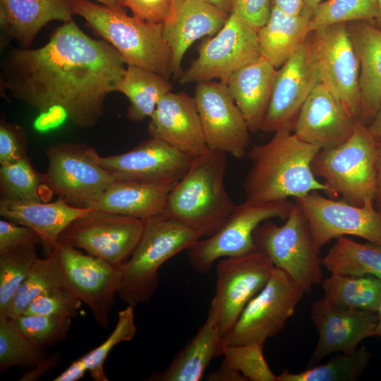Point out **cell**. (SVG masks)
I'll list each match as a JSON object with an SVG mask.
<instances>
[{"mask_svg":"<svg viewBox=\"0 0 381 381\" xmlns=\"http://www.w3.org/2000/svg\"><path fill=\"white\" fill-rule=\"evenodd\" d=\"M223 336L207 318L195 336L174 356L163 371L147 379L155 381L200 380L210 361L222 356Z\"/></svg>","mask_w":381,"mask_h":381,"instance_id":"cell-29","label":"cell"},{"mask_svg":"<svg viewBox=\"0 0 381 381\" xmlns=\"http://www.w3.org/2000/svg\"><path fill=\"white\" fill-rule=\"evenodd\" d=\"M261 56L258 32L231 13L223 28L198 47V56L179 78L181 84L212 81L226 84L229 78Z\"/></svg>","mask_w":381,"mask_h":381,"instance_id":"cell-14","label":"cell"},{"mask_svg":"<svg viewBox=\"0 0 381 381\" xmlns=\"http://www.w3.org/2000/svg\"><path fill=\"white\" fill-rule=\"evenodd\" d=\"M143 229V219L92 209L62 231L58 244L83 249L121 268L134 252Z\"/></svg>","mask_w":381,"mask_h":381,"instance_id":"cell-13","label":"cell"},{"mask_svg":"<svg viewBox=\"0 0 381 381\" xmlns=\"http://www.w3.org/2000/svg\"><path fill=\"white\" fill-rule=\"evenodd\" d=\"M147 131L150 137L193 157L207 150L195 99L185 92H170L160 100Z\"/></svg>","mask_w":381,"mask_h":381,"instance_id":"cell-22","label":"cell"},{"mask_svg":"<svg viewBox=\"0 0 381 381\" xmlns=\"http://www.w3.org/2000/svg\"><path fill=\"white\" fill-rule=\"evenodd\" d=\"M72 319L69 317L21 314L13 320L18 330L31 343L46 349L66 338Z\"/></svg>","mask_w":381,"mask_h":381,"instance_id":"cell-42","label":"cell"},{"mask_svg":"<svg viewBox=\"0 0 381 381\" xmlns=\"http://www.w3.org/2000/svg\"><path fill=\"white\" fill-rule=\"evenodd\" d=\"M367 128L375 140H381V106Z\"/></svg>","mask_w":381,"mask_h":381,"instance_id":"cell-52","label":"cell"},{"mask_svg":"<svg viewBox=\"0 0 381 381\" xmlns=\"http://www.w3.org/2000/svg\"><path fill=\"white\" fill-rule=\"evenodd\" d=\"M133 307L128 306L118 314L117 323L109 337L80 358L95 381H108L104 362L111 349L123 341H131L136 334Z\"/></svg>","mask_w":381,"mask_h":381,"instance_id":"cell-41","label":"cell"},{"mask_svg":"<svg viewBox=\"0 0 381 381\" xmlns=\"http://www.w3.org/2000/svg\"><path fill=\"white\" fill-rule=\"evenodd\" d=\"M292 204L288 200L272 202L245 200L236 205L212 235L199 239L187 250L191 267L198 273L207 274L218 260L255 250L253 234L256 228L272 218L286 220Z\"/></svg>","mask_w":381,"mask_h":381,"instance_id":"cell-9","label":"cell"},{"mask_svg":"<svg viewBox=\"0 0 381 381\" xmlns=\"http://www.w3.org/2000/svg\"><path fill=\"white\" fill-rule=\"evenodd\" d=\"M272 0H231V13H235L257 32L268 20Z\"/></svg>","mask_w":381,"mask_h":381,"instance_id":"cell-47","label":"cell"},{"mask_svg":"<svg viewBox=\"0 0 381 381\" xmlns=\"http://www.w3.org/2000/svg\"><path fill=\"white\" fill-rule=\"evenodd\" d=\"M370 357V352L362 346L352 353H341L325 364L308 367L303 371L291 373L285 369L277 375V381H356Z\"/></svg>","mask_w":381,"mask_h":381,"instance_id":"cell-37","label":"cell"},{"mask_svg":"<svg viewBox=\"0 0 381 381\" xmlns=\"http://www.w3.org/2000/svg\"><path fill=\"white\" fill-rule=\"evenodd\" d=\"M377 321L375 329L374 330L373 336L381 337V302L378 307L377 311Z\"/></svg>","mask_w":381,"mask_h":381,"instance_id":"cell-57","label":"cell"},{"mask_svg":"<svg viewBox=\"0 0 381 381\" xmlns=\"http://www.w3.org/2000/svg\"><path fill=\"white\" fill-rule=\"evenodd\" d=\"M81 301L68 286L47 292L35 298L22 314L77 317Z\"/></svg>","mask_w":381,"mask_h":381,"instance_id":"cell-43","label":"cell"},{"mask_svg":"<svg viewBox=\"0 0 381 381\" xmlns=\"http://www.w3.org/2000/svg\"><path fill=\"white\" fill-rule=\"evenodd\" d=\"M275 266L259 248L219 260L217 282L207 319L224 337L248 302L265 286Z\"/></svg>","mask_w":381,"mask_h":381,"instance_id":"cell-10","label":"cell"},{"mask_svg":"<svg viewBox=\"0 0 381 381\" xmlns=\"http://www.w3.org/2000/svg\"><path fill=\"white\" fill-rule=\"evenodd\" d=\"M68 286L56 250L38 258L13 297L6 317L15 319L38 296L52 290Z\"/></svg>","mask_w":381,"mask_h":381,"instance_id":"cell-35","label":"cell"},{"mask_svg":"<svg viewBox=\"0 0 381 381\" xmlns=\"http://www.w3.org/2000/svg\"><path fill=\"white\" fill-rule=\"evenodd\" d=\"M377 14L375 0H327L320 3L309 22L310 31L338 23L373 22Z\"/></svg>","mask_w":381,"mask_h":381,"instance_id":"cell-40","label":"cell"},{"mask_svg":"<svg viewBox=\"0 0 381 381\" xmlns=\"http://www.w3.org/2000/svg\"><path fill=\"white\" fill-rule=\"evenodd\" d=\"M305 293L287 272L275 267L267 284L248 302L231 330L223 337V344H265L284 328Z\"/></svg>","mask_w":381,"mask_h":381,"instance_id":"cell-12","label":"cell"},{"mask_svg":"<svg viewBox=\"0 0 381 381\" xmlns=\"http://www.w3.org/2000/svg\"><path fill=\"white\" fill-rule=\"evenodd\" d=\"M322 286L324 298L340 307L377 313L381 302V279L375 276L331 274Z\"/></svg>","mask_w":381,"mask_h":381,"instance_id":"cell-32","label":"cell"},{"mask_svg":"<svg viewBox=\"0 0 381 381\" xmlns=\"http://www.w3.org/2000/svg\"><path fill=\"white\" fill-rule=\"evenodd\" d=\"M377 5V14L373 23L381 30V0H375Z\"/></svg>","mask_w":381,"mask_h":381,"instance_id":"cell-56","label":"cell"},{"mask_svg":"<svg viewBox=\"0 0 381 381\" xmlns=\"http://www.w3.org/2000/svg\"><path fill=\"white\" fill-rule=\"evenodd\" d=\"M193 98L207 149L238 159L246 157L250 132L227 85L212 80L198 83Z\"/></svg>","mask_w":381,"mask_h":381,"instance_id":"cell-16","label":"cell"},{"mask_svg":"<svg viewBox=\"0 0 381 381\" xmlns=\"http://www.w3.org/2000/svg\"><path fill=\"white\" fill-rule=\"evenodd\" d=\"M176 2V0H119L120 6L128 8L134 17L151 23H164Z\"/></svg>","mask_w":381,"mask_h":381,"instance_id":"cell-45","label":"cell"},{"mask_svg":"<svg viewBox=\"0 0 381 381\" xmlns=\"http://www.w3.org/2000/svg\"><path fill=\"white\" fill-rule=\"evenodd\" d=\"M95 1L115 10H124L119 4V0H95Z\"/></svg>","mask_w":381,"mask_h":381,"instance_id":"cell-55","label":"cell"},{"mask_svg":"<svg viewBox=\"0 0 381 381\" xmlns=\"http://www.w3.org/2000/svg\"><path fill=\"white\" fill-rule=\"evenodd\" d=\"M80 16L95 34L120 54L127 66H135L169 79L171 52L163 36V23H151L129 16L92 0H71Z\"/></svg>","mask_w":381,"mask_h":381,"instance_id":"cell-4","label":"cell"},{"mask_svg":"<svg viewBox=\"0 0 381 381\" xmlns=\"http://www.w3.org/2000/svg\"><path fill=\"white\" fill-rule=\"evenodd\" d=\"M358 121L318 83L302 105L293 130L304 142L327 150L348 140Z\"/></svg>","mask_w":381,"mask_h":381,"instance_id":"cell-21","label":"cell"},{"mask_svg":"<svg viewBox=\"0 0 381 381\" xmlns=\"http://www.w3.org/2000/svg\"><path fill=\"white\" fill-rule=\"evenodd\" d=\"M322 0H303L301 14L310 18L314 10Z\"/></svg>","mask_w":381,"mask_h":381,"instance_id":"cell-53","label":"cell"},{"mask_svg":"<svg viewBox=\"0 0 381 381\" xmlns=\"http://www.w3.org/2000/svg\"><path fill=\"white\" fill-rule=\"evenodd\" d=\"M36 245H25L0 254V318L8 307L39 257Z\"/></svg>","mask_w":381,"mask_h":381,"instance_id":"cell-39","label":"cell"},{"mask_svg":"<svg viewBox=\"0 0 381 381\" xmlns=\"http://www.w3.org/2000/svg\"><path fill=\"white\" fill-rule=\"evenodd\" d=\"M277 71L275 67L260 56L234 72L226 82L250 133L262 129Z\"/></svg>","mask_w":381,"mask_h":381,"instance_id":"cell-27","label":"cell"},{"mask_svg":"<svg viewBox=\"0 0 381 381\" xmlns=\"http://www.w3.org/2000/svg\"><path fill=\"white\" fill-rule=\"evenodd\" d=\"M230 2H231V0H230Z\"/></svg>","mask_w":381,"mask_h":381,"instance_id":"cell-58","label":"cell"},{"mask_svg":"<svg viewBox=\"0 0 381 381\" xmlns=\"http://www.w3.org/2000/svg\"><path fill=\"white\" fill-rule=\"evenodd\" d=\"M376 140L362 121L343 144L320 150L311 163L314 175L323 179L328 194L341 196L356 206L374 203L376 190Z\"/></svg>","mask_w":381,"mask_h":381,"instance_id":"cell-6","label":"cell"},{"mask_svg":"<svg viewBox=\"0 0 381 381\" xmlns=\"http://www.w3.org/2000/svg\"><path fill=\"white\" fill-rule=\"evenodd\" d=\"M307 40L320 83L351 116L361 121L359 62L347 23L315 29Z\"/></svg>","mask_w":381,"mask_h":381,"instance_id":"cell-11","label":"cell"},{"mask_svg":"<svg viewBox=\"0 0 381 381\" xmlns=\"http://www.w3.org/2000/svg\"><path fill=\"white\" fill-rule=\"evenodd\" d=\"M1 199L20 202H45L48 194L43 174L36 171L28 156L13 163L1 165Z\"/></svg>","mask_w":381,"mask_h":381,"instance_id":"cell-36","label":"cell"},{"mask_svg":"<svg viewBox=\"0 0 381 381\" xmlns=\"http://www.w3.org/2000/svg\"><path fill=\"white\" fill-rule=\"evenodd\" d=\"M182 1V0H176ZM214 4L225 11L231 13V2L230 0H200Z\"/></svg>","mask_w":381,"mask_h":381,"instance_id":"cell-54","label":"cell"},{"mask_svg":"<svg viewBox=\"0 0 381 381\" xmlns=\"http://www.w3.org/2000/svg\"><path fill=\"white\" fill-rule=\"evenodd\" d=\"M347 28L359 62L361 121L368 125L381 106V30L368 20Z\"/></svg>","mask_w":381,"mask_h":381,"instance_id":"cell-26","label":"cell"},{"mask_svg":"<svg viewBox=\"0 0 381 381\" xmlns=\"http://www.w3.org/2000/svg\"><path fill=\"white\" fill-rule=\"evenodd\" d=\"M254 241L274 266L287 272L306 292L322 282V260L299 205L292 204L285 222L266 220L255 230Z\"/></svg>","mask_w":381,"mask_h":381,"instance_id":"cell-7","label":"cell"},{"mask_svg":"<svg viewBox=\"0 0 381 381\" xmlns=\"http://www.w3.org/2000/svg\"><path fill=\"white\" fill-rule=\"evenodd\" d=\"M60 354L54 353L49 356L44 361L37 366L29 369L19 379L20 381H35L49 373L59 362Z\"/></svg>","mask_w":381,"mask_h":381,"instance_id":"cell-48","label":"cell"},{"mask_svg":"<svg viewBox=\"0 0 381 381\" xmlns=\"http://www.w3.org/2000/svg\"><path fill=\"white\" fill-rule=\"evenodd\" d=\"M264 344L258 342L224 345V361L209 380L277 381L263 353Z\"/></svg>","mask_w":381,"mask_h":381,"instance_id":"cell-34","label":"cell"},{"mask_svg":"<svg viewBox=\"0 0 381 381\" xmlns=\"http://www.w3.org/2000/svg\"><path fill=\"white\" fill-rule=\"evenodd\" d=\"M87 370L86 365L80 357L73 361L71 365L60 375L56 376L54 381H77L81 379Z\"/></svg>","mask_w":381,"mask_h":381,"instance_id":"cell-49","label":"cell"},{"mask_svg":"<svg viewBox=\"0 0 381 381\" xmlns=\"http://www.w3.org/2000/svg\"><path fill=\"white\" fill-rule=\"evenodd\" d=\"M318 83V70L306 38L277 71L261 131L274 133L282 126L294 125L302 105Z\"/></svg>","mask_w":381,"mask_h":381,"instance_id":"cell-20","label":"cell"},{"mask_svg":"<svg viewBox=\"0 0 381 381\" xmlns=\"http://www.w3.org/2000/svg\"><path fill=\"white\" fill-rule=\"evenodd\" d=\"M199 239L190 229L163 213L145 219L137 247L120 268V299L133 308L149 301L159 284L160 267Z\"/></svg>","mask_w":381,"mask_h":381,"instance_id":"cell-5","label":"cell"},{"mask_svg":"<svg viewBox=\"0 0 381 381\" xmlns=\"http://www.w3.org/2000/svg\"><path fill=\"white\" fill-rule=\"evenodd\" d=\"M272 4L285 13L294 16L301 14L303 0H272Z\"/></svg>","mask_w":381,"mask_h":381,"instance_id":"cell-51","label":"cell"},{"mask_svg":"<svg viewBox=\"0 0 381 381\" xmlns=\"http://www.w3.org/2000/svg\"><path fill=\"white\" fill-rule=\"evenodd\" d=\"M310 315L318 340L308 367L336 352H353L363 340L373 336L377 321L375 312L340 307L325 298L314 301Z\"/></svg>","mask_w":381,"mask_h":381,"instance_id":"cell-19","label":"cell"},{"mask_svg":"<svg viewBox=\"0 0 381 381\" xmlns=\"http://www.w3.org/2000/svg\"><path fill=\"white\" fill-rule=\"evenodd\" d=\"M27 155V136L22 126L0 118V164L17 162Z\"/></svg>","mask_w":381,"mask_h":381,"instance_id":"cell-44","label":"cell"},{"mask_svg":"<svg viewBox=\"0 0 381 381\" xmlns=\"http://www.w3.org/2000/svg\"><path fill=\"white\" fill-rule=\"evenodd\" d=\"M322 262L331 274L372 275L381 279V246L341 236L337 238Z\"/></svg>","mask_w":381,"mask_h":381,"instance_id":"cell-33","label":"cell"},{"mask_svg":"<svg viewBox=\"0 0 381 381\" xmlns=\"http://www.w3.org/2000/svg\"><path fill=\"white\" fill-rule=\"evenodd\" d=\"M125 64L109 43L91 38L73 20L56 28L44 45L7 53L1 63L0 93L5 97L8 92L41 114L58 113L89 128L103 116Z\"/></svg>","mask_w":381,"mask_h":381,"instance_id":"cell-1","label":"cell"},{"mask_svg":"<svg viewBox=\"0 0 381 381\" xmlns=\"http://www.w3.org/2000/svg\"><path fill=\"white\" fill-rule=\"evenodd\" d=\"M71 0H0L1 48L12 40L30 48L47 23L73 20Z\"/></svg>","mask_w":381,"mask_h":381,"instance_id":"cell-24","label":"cell"},{"mask_svg":"<svg viewBox=\"0 0 381 381\" xmlns=\"http://www.w3.org/2000/svg\"><path fill=\"white\" fill-rule=\"evenodd\" d=\"M56 250L68 286L106 329L121 284L120 268L66 245L58 244Z\"/></svg>","mask_w":381,"mask_h":381,"instance_id":"cell-17","label":"cell"},{"mask_svg":"<svg viewBox=\"0 0 381 381\" xmlns=\"http://www.w3.org/2000/svg\"><path fill=\"white\" fill-rule=\"evenodd\" d=\"M176 183L115 181L88 208L145 220L163 213Z\"/></svg>","mask_w":381,"mask_h":381,"instance_id":"cell-28","label":"cell"},{"mask_svg":"<svg viewBox=\"0 0 381 381\" xmlns=\"http://www.w3.org/2000/svg\"><path fill=\"white\" fill-rule=\"evenodd\" d=\"M309 22L301 13L289 15L272 6L268 20L258 30L261 56L276 68L282 66L311 32Z\"/></svg>","mask_w":381,"mask_h":381,"instance_id":"cell-30","label":"cell"},{"mask_svg":"<svg viewBox=\"0 0 381 381\" xmlns=\"http://www.w3.org/2000/svg\"><path fill=\"white\" fill-rule=\"evenodd\" d=\"M49 355L46 349L31 343L18 330L13 319L0 318V373L13 367L32 368Z\"/></svg>","mask_w":381,"mask_h":381,"instance_id":"cell-38","label":"cell"},{"mask_svg":"<svg viewBox=\"0 0 381 381\" xmlns=\"http://www.w3.org/2000/svg\"><path fill=\"white\" fill-rule=\"evenodd\" d=\"M91 210L72 206L61 198L51 202H20L0 199L1 217L34 230L40 238L44 257L54 252L62 231L73 220Z\"/></svg>","mask_w":381,"mask_h":381,"instance_id":"cell-25","label":"cell"},{"mask_svg":"<svg viewBox=\"0 0 381 381\" xmlns=\"http://www.w3.org/2000/svg\"><path fill=\"white\" fill-rule=\"evenodd\" d=\"M226 154L207 149L195 157L168 195L163 214L204 238L212 235L236 207L226 191Z\"/></svg>","mask_w":381,"mask_h":381,"instance_id":"cell-3","label":"cell"},{"mask_svg":"<svg viewBox=\"0 0 381 381\" xmlns=\"http://www.w3.org/2000/svg\"><path fill=\"white\" fill-rule=\"evenodd\" d=\"M318 250L332 239L353 236L381 246V213L374 203L359 207L313 191L296 198Z\"/></svg>","mask_w":381,"mask_h":381,"instance_id":"cell-15","label":"cell"},{"mask_svg":"<svg viewBox=\"0 0 381 381\" xmlns=\"http://www.w3.org/2000/svg\"><path fill=\"white\" fill-rule=\"evenodd\" d=\"M41 244L32 229L6 219L0 220V254L25 245Z\"/></svg>","mask_w":381,"mask_h":381,"instance_id":"cell-46","label":"cell"},{"mask_svg":"<svg viewBox=\"0 0 381 381\" xmlns=\"http://www.w3.org/2000/svg\"><path fill=\"white\" fill-rule=\"evenodd\" d=\"M230 13L210 3L200 0L176 1L163 23V36L171 52V72L174 78L183 73L181 63L188 49L198 39L215 35Z\"/></svg>","mask_w":381,"mask_h":381,"instance_id":"cell-23","label":"cell"},{"mask_svg":"<svg viewBox=\"0 0 381 381\" xmlns=\"http://www.w3.org/2000/svg\"><path fill=\"white\" fill-rule=\"evenodd\" d=\"M46 155V188L72 206L88 208L115 181L97 150L86 143H59L49 146Z\"/></svg>","mask_w":381,"mask_h":381,"instance_id":"cell-8","label":"cell"},{"mask_svg":"<svg viewBox=\"0 0 381 381\" xmlns=\"http://www.w3.org/2000/svg\"><path fill=\"white\" fill-rule=\"evenodd\" d=\"M376 190L374 199L375 207L381 213V140L375 144Z\"/></svg>","mask_w":381,"mask_h":381,"instance_id":"cell-50","label":"cell"},{"mask_svg":"<svg viewBox=\"0 0 381 381\" xmlns=\"http://www.w3.org/2000/svg\"><path fill=\"white\" fill-rule=\"evenodd\" d=\"M194 158L150 137L123 153L100 156L99 162L115 181L176 183Z\"/></svg>","mask_w":381,"mask_h":381,"instance_id":"cell-18","label":"cell"},{"mask_svg":"<svg viewBox=\"0 0 381 381\" xmlns=\"http://www.w3.org/2000/svg\"><path fill=\"white\" fill-rule=\"evenodd\" d=\"M169 79L156 73L127 66L116 91L126 95L130 104L126 116L133 122H140L154 113L160 100L171 92Z\"/></svg>","mask_w":381,"mask_h":381,"instance_id":"cell-31","label":"cell"},{"mask_svg":"<svg viewBox=\"0 0 381 381\" xmlns=\"http://www.w3.org/2000/svg\"><path fill=\"white\" fill-rule=\"evenodd\" d=\"M293 128V124L282 126L267 143L248 149L250 167L243 181L246 200L272 202L301 198L313 191L328 193L311 168L320 149L301 140Z\"/></svg>","mask_w":381,"mask_h":381,"instance_id":"cell-2","label":"cell"}]
</instances>
